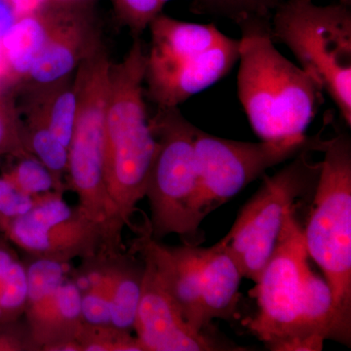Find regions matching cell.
Instances as JSON below:
<instances>
[{"instance_id": "obj_26", "label": "cell", "mask_w": 351, "mask_h": 351, "mask_svg": "<svg viewBox=\"0 0 351 351\" xmlns=\"http://www.w3.org/2000/svg\"><path fill=\"white\" fill-rule=\"evenodd\" d=\"M120 18L135 38L149 27L164 6L159 0H115Z\"/></svg>"}, {"instance_id": "obj_2", "label": "cell", "mask_w": 351, "mask_h": 351, "mask_svg": "<svg viewBox=\"0 0 351 351\" xmlns=\"http://www.w3.org/2000/svg\"><path fill=\"white\" fill-rule=\"evenodd\" d=\"M237 94L252 129L262 141L306 135L323 103V88L274 45L270 18L249 16L237 23Z\"/></svg>"}, {"instance_id": "obj_1", "label": "cell", "mask_w": 351, "mask_h": 351, "mask_svg": "<svg viewBox=\"0 0 351 351\" xmlns=\"http://www.w3.org/2000/svg\"><path fill=\"white\" fill-rule=\"evenodd\" d=\"M308 257L304 228L291 210L251 292L258 311L247 326L270 350L319 351L326 339L341 341L331 289Z\"/></svg>"}, {"instance_id": "obj_6", "label": "cell", "mask_w": 351, "mask_h": 351, "mask_svg": "<svg viewBox=\"0 0 351 351\" xmlns=\"http://www.w3.org/2000/svg\"><path fill=\"white\" fill-rule=\"evenodd\" d=\"M157 149L145 196L151 208L147 226L154 239L178 234L182 243L199 246L204 239L201 195L196 164V127L178 107L158 108L149 119Z\"/></svg>"}, {"instance_id": "obj_29", "label": "cell", "mask_w": 351, "mask_h": 351, "mask_svg": "<svg viewBox=\"0 0 351 351\" xmlns=\"http://www.w3.org/2000/svg\"><path fill=\"white\" fill-rule=\"evenodd\" d=\"M18 18L31 15L40 10L46 0H8Z\"/></svg>"}, {"instance_id": "obj_21", "label": "cell", "mask_w": 351, "mask_h": 351, "mask_svg": "<svg viewBox=\"0 0 351 351\" xmlns=\"http://www.w3.org/2000/svg\"><path fill=\"white\" fill-rule=\"evenodd\" d=\"M27 114L24 123L25 142L29 152L49 170L55 182V191L64 193V184L69 162V149L46 127L43 122L32 114Z\"/></svg>"}, {"instance_id": "obj_14", "label": "cell", "mask_w": 351, "mask_h": 351, "mask_svg": "<svg viewBox=\"0 0 351 351\" xmlns=\"http://www.w3.org/2000/svg\"><path fill=\"white\" fill-rule=\"evenodd\" d=\"M101 41L91 21L75 13H48V34L43 51L24 80L47 84L73 75L78 64Z\"/></svg>"}, {"instance_id": "obj_11", "label": "cell", "mask_w": 351, "mask_h": 351, "mask_svg": "<svg viewBox=\"0 0 351 351\" xmlns=\"http://www.w3.org/2000/svg\"><path fill=\"white\" fill-rule=\"evenodd\" d=\"M129 250L152 263L184 320L204 332L221 288V274L211 251L186 244L168 246L154 239L147 226Z\"/></svg>"}, {"instance_id": "obj_7", "label": "cell", "mask_w": 351, "mask_h": 351, "mask_svg": "<svg viewBox=\"0 0 351 351\" xmlns=\"http://www.w3.org/2000/svg\"><path fill=\"white\" fill-rule=\"evenodd\" d=\"M274 41L295 55L351 126V10L339 2L315 5L311 0H281L270 18Z\"/></svg>"}, {"instance_id": "obj_13", "label": "cell", "mask_w": 351, "mask_h": 351, "mask_svg": "<svg viewBox=\"0 0 351 351\" xmlns=\"http://www.w3.org/2000/svg\"><path fill=\"white\" fill-rule=\"evenodd\" d=\"M141 260L144 279L134 330L144 351L226 350L184 320L152 263Z\"/></svg>"}, {"instance_id": "obj_28", "label": "cell", "mask_w": 351, "mask_h": 351, "mask_svg": "<svg viewBox=\"0 0 351 351\" xmlns=\"http://www.w3.org/2000/svg\"><path fill=\"white\" fill-rule=\"evenodd\" d=\"M17 19V15L8 0H0V43Z\"/></svg>"}, {"instance_id": "obj_23", "label": "cell", "mask_w": 351, "mask_h": 351, "mask_svg": "<svg viewBox=\"0 0 351 351\" xmlns=\"http://www.w3.org/2000/svg\"><path fill=\"white\" fill-rule=\"evenodd\" d=\"M18 162L4 176L25 195L38 196L55 191V182L49 170L32 154L17 157Z\"/></svg>"}, {"instance_id": "obj_30", "label": "cell", "mask_w": 351, "mask_h": 351, "mask_svg": "<svg viewBox=\"0 0 351 351\" xmlns=\"http://www.w3.org/2000/svg\"><path fill=\"white\" fill-rule=\"evenodd\" d=\"M5 80H10V75H9L8 66H7L3 49H2L1 43H0V83L5 82Z\"/></svg>"}, {"instance_id": "obj_25", "label": "cell", "mask_w": 351, "mask_h": 351, "mask_svg": "<svg viewBox=\"0 0 351 351\" xmlns=\"http://www.w3.org/2000/svg\"><path fill=\"white\" fill-rule=\"evenodd\" d=\"M31 154L25 142L24 123L9 95L0 90V156L15 157Z\"/></svg>"}, {"instance_id": "obj_20", "label": "cell", "mask_w": 351, "mask_h": 351, "mask_svg": "<svg viewBox=\"0 0 351 351\" xmlns=\"http://www.w3.org/2000/svg\"><path fill=\"white\" fill-rule=\"evenodd\" d=\"M144 279V263L136 254L126 250L120 260L117 282L110 304V323L119 329L132 331L135 325Z\"/></svg>"}, {"instance_id": "obj_31", "label": "cell", "mask_w": 351, "mask_h": 351, "mask_svg": "<svg viewBox=\"0 0 351 351\" xmlns=\"http://www.w3.org/2000/svg\"><path fill=\"white\" fill-rule=\"evenodd\" d=\"M341 3H345L346 5H350L351 4V0H341Z\"/></svg>"}, {"instance_id": "obj_19", "label": "cell", "mask_w": 351, "mask_h": 351, "mask_svg": "<svg viewBox=\"0 0 351 351\" xmlns=\"http://www.w3.org/2000/svg\"><path fill=\"white\" fill-rule=\"evenodd\" d=\"M40 10L18 18L1 40L10 80H24L43 49L48 34V13Z\"/></svg>"}, {"instance_id": "obj_22", "label": "cell", "mask_w": 351, "mask_h": 351, "mask_svg": "<svg viewBox=\"0 0 351 351\" xmlns=\"http://www.w3.org/2000/svg\"><path fill=\"white\" fill-rule=\"evenodd\" d=\"M80 351H144L137 337L131 331L113 325L90 324L84 322L76 337Z\"/></svg>"}, {"instance_id": "obj_4", "label": "cell", "mask_w": 351, "mask_h": 351, "mask_svg": "<svg viewBox=\"0 0 351 351\" xmlns=\"http://www.w3.org/2000/svg\"><path fill=\"white\" fill-rule=\"evenodd\" d=\"M112 62L101 41L75 71L77 110L69 147L68 189L78 206L105 232L110 248H124V225L105 179L106 110Z\"/></svg>"}, {"instance_id": "obj_15", "label": "cell", "mask_w": 351, "mask_h": 351, "mask_svg": "<svg viewBox=\"0 0 351 351\" xmlns=\"http://www.w3.org/2000/svg\"><path fill=\"white\" fill-rule=\"evenodd\" d=\"M239 57V39L226 38L212 49L168 73L147 78V96L158 108H174L228 75Z\"/></svg>"}, {"instance_id": "obj_17", "label": "cell", "mask_w": 351, "mask_h": 351, "mask_svg": "<svg viewBox=\"0 0 351 351\" xmlns=\"http://www.w3.org/2000/svg\"><path fill=\"white\" fill-rule=\"evenodd\" d=\"M127 249H101L96 255L82 258V263L69 271L80 290L83 321L90 324L112 325L110 304L120 260Z\"/></svg>"}, {"instance_id": "obj_32", "label": "cell", "mask_w": 351, "mask_h": 351, "mask_svg": "<svg viewBox=\"0 0 351 351\" xmlns=\"http://www.w3.org/2000/svg\"><path fill=\"white\" fill-rule=\"evenodd\" d=\"M159 1H160L161 3H162L164 5V4H165L166 2L170 1V0H159Z\"/></svg>"}, {"instance_id": "obj_10", "label": "cell", "mask_w": 351, "mask_h": 351, "mask_svg": "<svg viewBox=\"0 0 351 351\" xmlns=\"http://www.w3.org/2000/svg\"><path fill=\"white\" fill-rule=\"evenodd\" d=\"M64 195L53 191L38 195L27 213L1 219L11 241L29 258L63 263L91 257L101 249L113 250L103 228L78 205H69Z\"/></svg>"}, {"instance_id": "obj_16", "label": "cell", "mask_w": 351, "mask_h": 351, "mask_svg": "<svg viewBox=\"0 0 351 351\" xmlns=\"http://www.w3.org/2000/svg\"><path fill=\"white\" fill-rule=\"evenodd\" d=\"M149 27L151 47L147 51L145 78L168 73L212 49L226 36L213 24L182 22L161 14Z\"/></svg>"}, {"instance_id": "obj_12", "label": "cell", "mask_w": 351, "mask_h": 351, "mask_svg": "<svg viewBox=\"0 0 351 351\" xmlns=\"http://www.w3.org/2000/svg\"><path fill=\"white\" fill-rule=\"evenodd\" d=\"M24 317L39 351H80L76 337L83 323L80 290L69 263L29 258Z\"/></svg>"}, {"instance_id": "obj_5", "label": "cell", "mask_w": 351, "mask_h": 351, "mask_svg": "<svg viewBox=\"0 0 351 351\" xmlns=\"http://www.w3.org/2000/svg\"><path fill=\"white\" fill-rule=\"evenodd\" d=\"M304 241L331 289L341 343L351 334V140L346 132L324 140Z\"/></svg>"}, {"instance_id": "obj_27", "label": "cell", "mask_w": 351, "mask_h": 351, "mask_svg": "<svg viewBox=\"0 0 351 351\" xmlns=\"http://www.w3.org/2000/svg\"><path fill=\"white\" fill-rule=\"evenodd\" d=\"M38 196L25 195L6 178H0V219H12L27 213Z\"/></svg>"}, {"instance_id": "obj_24", "label": "cell", "mask_w": 351, "mask_h": 351, "mask_svg": "<svg viewBox=\"0 0 351 351\" xmlns=\"http://www.w3.org/2000/svg\"><path fill=\"white\" fill-rule=\"evenodd\" d=\"M281 0H195L197 13L213 14L239 23L249 16L271 18Z\"/></svg>"}, {"instance_id": "obj_8", "label": "cell", "mask_w": 351, "mask_h": 351, "mask_svg": "<svg viewBox=\"0 0 351 351\" xmlns=\"http://www.w3.org/2000/svg\"><path fill=\"white\" fill-rule=\"evenodd\" d=\"M315 136L291 162L274 176H263L257 193L242 208L230 232L219 240L232 254L242 276L257 282L276 248L286 216L298 200L314 191L321 162H313L311 152L323 145Z\"/></svg>"}, {"instance_id": "obj_9", "label": "cell", "mask_w": 351, "mask_h": 351, "mask_svg": "<svg viewBox=\"0 0 351 351\" xmlns=\"http://www.w3.org/2000/svg\"><path fill=\"white\" fill-rule=\"evenodd\" d=\"M307 136L258 143L216 137L196 127L195 147L203 218L265 171L292 159L311 144Z\"/></svg>"}, {"instance_id": "obj_18", "label": "cell", "mask_w": 351, "mask_h": 351, "mask_svg": "<svg viewBox=\"0 0 351 351\" xmlns=\"http://www.w3.org/2000/svg\"><path fill=\"white\" fill-rule=\"evenodd\" d=\"M76 110L75 75L47 84L29 85L27 114L43 122L68 149L75 128Z\"/></svg>"}, {"instance_id": "obj_3", "label": "cell", "mask_w": 351, "mask_h": 351, "mask_svg": "<svg viewBox=\"0 0 351 351\" xmlns=\"http://www.w3.org/2000/svg\"><path fill=\"white\" fill-rule=\"evenodd\" d=\"M147 51L140 38L110 71L105 128V179L125 226L144 199L157 141L145 103Z\"/></svg>"}]
</instances>
